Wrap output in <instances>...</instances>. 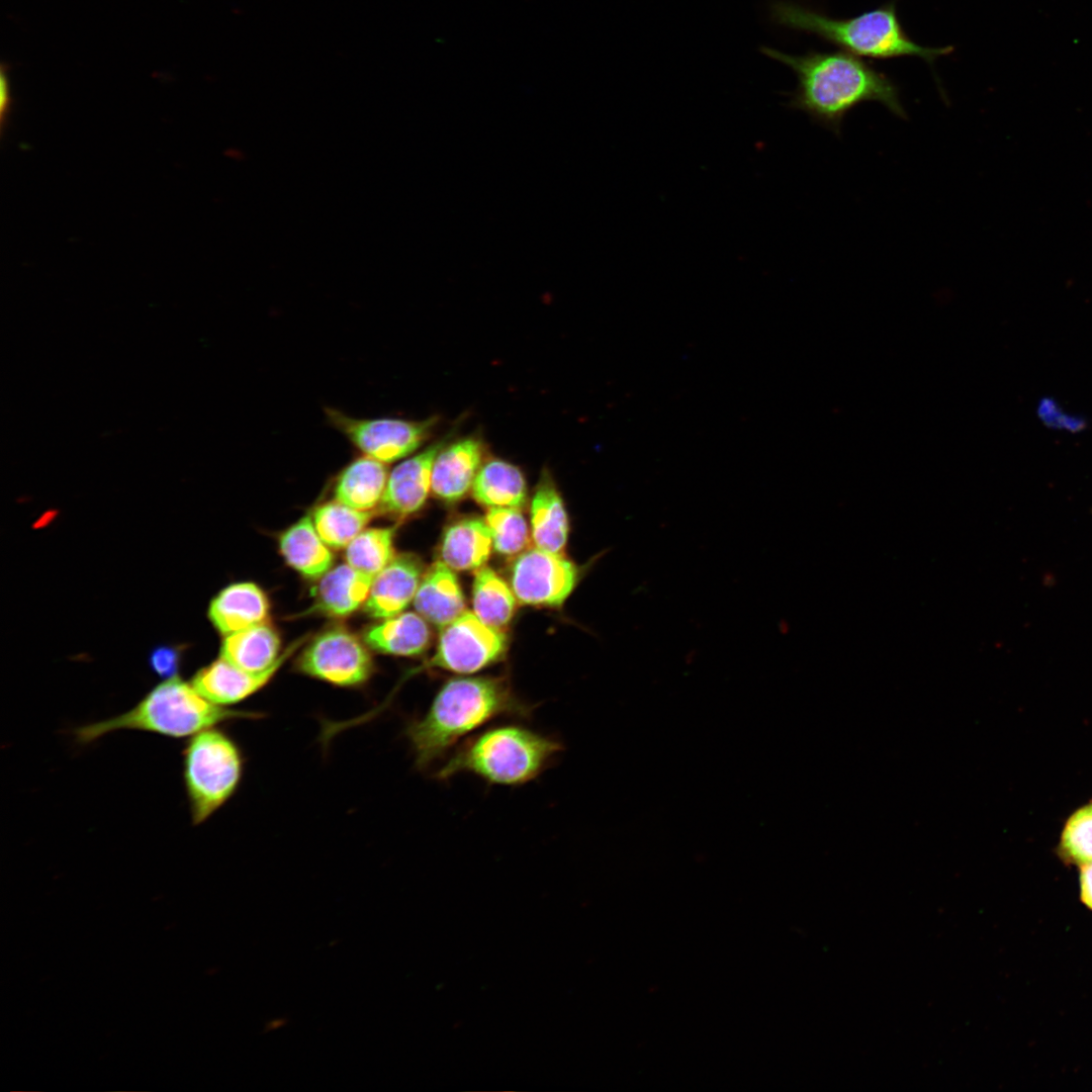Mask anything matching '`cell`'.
Segmentation results:
<instances>
[{
  "label": "cell",
  "mask_w": 1092,
  "mask_h": 1092,
  "mask_svg": "<svg viewBox=\"0 0 1092 1092\" xmlns=\"http://www.w3.org/2000/svg\"><path fill=\"white\" fill-rule=\"evenodd\" d=\"M302 642L293 643L274 664L257 672L242 669L220 657L199 669L191 684L198 693L216 705L228 707L238 704L267 685Z\"/></svg>",
  "instance_id": "cell-11"
},
{
  "label": "cell",
  "mask_w": 1092,
  "mask_h": 1092,
  "mask_svg": "<svg viewBox=\"0 0 1092 1092\" xmlns=\"http://www.w3.org/2000/svg\"><path fill=\"white\" fill-rule=\"evenodd\" d=\"M311 517L323 541L330 548L340 549L346 548L365 529L373 513L335 500L318 506Z\"/></svg>",
  "instance_id": "cell-26"
},
{
  "label": "cell",
  "mask_w": 1092,
  "mask_h": 1092,
  "mask_svg": "<svg viewBox=\"0 0 1092 1092\" xmlns=\"http://www.w3.org/2000/svg\"><path fill=\"white\" fill-rule=\"evenodd\" d=\"M10 65L2 62L0 69V124L1 133L5 129V125L12 106V96L9 80Z\"/></svg>",
  "instance_id": "cell-31"
},
{
  "label": "cell",
  "mask_w": 1092,
  "mask_h": 1092,
  "mask_svg": "<svg viewBox=\"0 0 1092 1092\" xmlns=\"http://www.w3.org/2000/svg\"><path fill=\"white\" fill-rule=\"evenodd\" d=\"M414 605L428 622L443 628L465 611V599L453 569L441 560L424 572Z\"/></svg>",
  "instance_id": "cell-16"
},
{
  "label": "cell",
  "mask_w": 1092,
  "mask_h": 1092,
  "mask_svg": "<svg viewBox=\"0 0 1092 1092\" xmlns=\"http://www.w3.org/2000/svg\"><path fill=\"white\" fill-rule=\"evenodd\" d=\"M534 706L513 692L504 677L453 678L436 694L427 712L412 720L405 736L415 764L426 769L461 738L500 717L528 719Z\"/></svg>",
  "instance_id": "cell-2"
},
{
  "label": "cell",
  "mask_w": 1092,
  "mask_h": 1092,
  "mask_svg": "<svg viewBox=\"0 0 1092 1092\" xmlns=\"http://www.w3.org/2000/svg\"><path fill=\"white\" fill-rule=\"evenodd\" d=\"M492 548V537L485 520L467 517L446 528L440 557L453 570H476L488 560Z\"/></svg>",
  "instance_id": "cell-18"
},
{
  "label": "cell",
  "mask_w": 1092,
  "mask_h": 1092,
  "mask_svg": "<svg viewBox=\"0 0 1092 1092\" xmlns=\"http://www.w3.org/2000/svg\"><path fill=\"white\" fill-rule=\"evenodd\" d=\"M260 716L257 712L216 705L198 693L191 682L175 675L157 685L130 710L81 726L74 734L80 743L93 742L118 730H139L183 738L226 721Z\"/></svg>",
  "instance_id": "cell-5"
},
{
  "label": "cell",
  "mask_w": 1092,
  "mask_h": 1092,
  "mask_svg": "<svg viewBox=\"0 0 1092 1092\" xmlns=\"http://www.w3.org/2000/svg\"><path fill=\"white\" fill-rule=\"evenodd\" d=\"M298 669L329 684L352 688L373 673V660L365 645L351 632L333 628L313 639L297 660Z\"/></svg>",
  "instance_id": "cell-9"
},
{
  "label": "cell",
  "mask_w": 1092,
  "mask_h": 1092,
  "mask_svg": "<svg viewBox=\"0 0 1092 1092\" xmlns=\"http://www.w3.org/2000/svg\"><path fill=\"white\" fill-rule=\"evenodd\" d=\"M471 492L476 503L488 509H522L528 494L522 470L499 458L483 462L474 478Z\"/></svg>",
  "instance_id": "cell-20"
},
{
  "label": "cell",
  "mask_w": 1092,
  "mask_h": 1092,
  "mask_svg": "<svg viewBox=\"0 0 1092 1092\" xmlns=\"http://www.w3.org/2000/svg\"><path fill=\"white\" fill-rule=\"evenodd\" d=\"M394 534L395 527L364 529L346 547L347 563L376 576L395 556Z\"/></svg>",
  "instance_id": "cell-27"
},
{
  "label": "cell",
  "mask_w": 1092,
  "mask_h": 1092,
  "mask_svg": "<svg viewBox=\"0 0 1092 1092\" xmlns=\"http://www.w3.org/2000/svg\"><path fill=\"white\" fill-rule=\"evenodd\" d=\"M179 664L180 653L177 648L161 646L151 653L150 665L162 677L169 678L177 675Z\"/></svg>",
  "instance_id": "cell-30"
},
{
  "label": "cell",
  "mask_w": 1092,
  "mask_h": 1092,
  "mask_svg": "<svg viewBox=\"0 0 1092 1092\" xmlns=\"http://www.w3.org/2000/svg\"><path fill=\"white\" fill-rule=\"evenodd\" d=\"M1081 898L1092 909V861L1081 866Z\"/></svg>",
  "instance_id": "cell-32"
},
{
  "label": "cell",
  "mask_w": 1092,
  "mask_h": 1092,
  "mask_svg": "<svg viewBox=\"0 0 1092 1092\" xmlns=\"http://www.w3.org/2000/svg\"><path fill=\"white\" fill-rule=\"evenodd\" d=\"M427 622L419 613L402 612L369 627L364 633V642L384 654L419 655L427 650L431 641Z\"/></svg>",
  "instance_id": "cell-19"
},
{
  "label": "cell",
  "mask_w": 1092,
  "mask_h": 1092,
  "mask_svg": "<svg viewBox=\"0 0 1092 1092\" xmlns=\"http://www.w3.org/2000/svg\"><path fill=\"white\" fill-rule=\"evenodd\" d=\"M531 535L535 547L561 554L568 537L565 506L550 473L544 470L530 507Z\"/></svg>",
  "instance_id": "cell-17"
},
{
  "label": "cell",
  "mask_w": 1092,
  "mask_h": 1092,
  "mask_svg": "<svg viewBox=\"0 0 1092 1092\" xmlns=\"http://www.w3.org/2000/svg\"><path fill=\"white\" fill-rule=\"evenodd\" d=\"M286 562L308 578H321L332 567L334 556L318 535L311 516H304L289 527L279 539Z\"/></svg>",
  "instance_id": "cell-23"
},
{
  "label": "cell",
  "mask_w": 1092,
  "mask_h": 1092,
  "mask_svg": "<svg viewBox=\"0 0 1092 1092\" xmlns=\"http://www.w3.org/2000/svg\"><path fill=\"white\" fill-rule=\"evenodd\" d=\"M280 648L278 633L263 623L226 635L220 657L242 669L257 672L274 664L281 654Z\"/></svg>",
  "instance_id": "cell-24"
},
{
  "label": "cell",
  "mask_w": 1092,
  "mask_h": 1092,
  "mask_svg": "<svg viewBox=\"0 0 1092 1092\" xmlns=\"http://www.w3.org/2000/svg\"><path fill=\"white\" fill-rule=\"evenodd\" d=\"M423 570V564L416 555H395L373 578L364 604L368 616L382 620L402 613L416 597Z\"/></svg>",
  "instance_id": "cell-14"
},
{
  "label": "cell",
  "mask_w": 1092,
  "mask_h": 1092,
  "mask_svg": "<svg viewBox=\"0 0 1092 1092\" xmlns=\"http://www.w3.org/2000/svg\"><path fill=\"white\" fill-rule=\"evenodd\" d=\"M485 522L490 530L492 546L503 555L520 553L529 542V528L521 509H488Z\"/></svg>",
  "instance_id": "cell-28"
},
{
  "label": "cell",
  "mask_w": 1092,
  "mask_h": 1092,
  "mask_svg": "<svg viewBox=\"0 0 1092 1092\" xmlns=\"http://www.w3.org/2000/svg\"><path fill=\"white\" fill-rule=\"evenodd\" d=\"M440 630L434 654L414 673L433 668L472 673L500 660L507 650L506 634L470 611H464Z\"/></svg>",
  "instance_id": "cell-7"
},
{
  "label": "cell",
  "mask_w": 1092,
  "mask_h": 1092,
  "mask_svg": "<svg viewBox=\"0 0 1092 1092\" xmlns=\"http://www.w3.org/2000/svg\"><path fill=\"white\" fill-rule=\"evenodd\" d=\"M373 578L348 563L331 568L321 577L316 590L315 610L332 617H346L353 614L364 606Z\"/></svg>",
  "instance_id": "cell-21"
},
{
  "label": "cell",
  "mask_w": 1092,
  "mask_h": 1092,
  "mask_svg": "<svg viewBox=\"0 0 1092 1092\" xmlns=\"http://www.w3.org/2000/svg\"><path fill=\"white\" fill-rule=\"evenodd\" d=\"M578 578L577 567L561 554L540 548L521 553L511 568V587L519 602L560 607Z\"/></svg>",
  "instance_id": "cell-10"
},
{
  "label": "cell",
  "mask_w": 1092,
  "mask_h": 1092,
  "mask_svg": "<svg viewBox=\"0 0 1092 1092\" xmlns=\"http://www.w3.org/2000/svg\"><path fill=\"white\" fill-rule=\"evenodd\" d=\"M516 596L490 567L477 569L472 587L473 613L486 625L502 630L512 620Z\"/></svg>",
  "instance_id": "cell-25"
},
{
  "label": "cell",
  "mask_w": 1092,
  "mask_h": 1092,
  "mask_svg": "<svg viewBox=\"0 0 1092 1092\" xmlns=\"http://www.w3.org/2000/svg\"><path fill=\"white\" fill-rule=\"evenodd\" d=\"M1065 857L1080 866L1092 861V803L1076 811L1068 820L1061 839Z\"/></svg>",
  "instance_id": "cell-29"
},
{
  "label": "cell",
  "mask_w": 1092,
  "mask_h": 1092,
  "mask_svg": "<svg viewBox=\"0 0 1092 1092\" xmlns=\"http://www.w3.org/2000/svg\"><path fill=\"white\" fill-rule=\"evenodd\" d=\"M244 770L239 745L217 727L188 740L183 750V781L193 825L205 822L237 792Z\"/></svg>",
  "instance_id": "cell-6"
},
{
  "label": "cell",
  "mask_w": 1092,
  "mask_h": 1092,
  "mask_svg": "<svg viewBox=\"0 0 1092 1092\" xmlns=\"http://www.w3.org/2000/svg\"><path fill=\"white\" fill-rule=\"evenodd\" d=\"M562 749L557 739L526 726L497 725L465 740L434 777L471 774L489 785L518 787L539 777Z\"/></svg>",
  "instance_id": "cell-4"
},
{
  "label": "cell",
  "mask_w": 1092,
  "mask_h": 1092,
  "mask_svg": "<svg viewBox=\"0 0 1092 1092\" xmlns=\"http://www.w3.org/2000/svg\"><path fill=\"white\" fill-rule=\"evenodd\" d=\"M484 456V444L477 437H465L444 445L433 464V494L446 503L462 499L471 489Z\"/></svg>",
  "instance_id": "cell-13"
},
{
  "label": "cell",
  "mask_w": 1092,
  "mask_h": 1092,
  "mask_svg": "<svg viewBox=\"0 0 1092 1092\" xmlns=\"http://www.w3.org/2000/svg\"><path fill=\"white\" fill-rule=\"evenodd\" d=\"M769 12L778 25L816 35L858 58L917 57L932 66L937 58L953 52V47L928 48L915 42L904 29L894 1L849 18H834L781 0L770 4Z\"/></svg>",
  "instance_id": "cell-3"
},
{
  "label": "cell",
  "mask_w": 1092,
  "mask_h": 1092,
  "mask_svg": "<svg viewBox=\"0 0 1092 1092\" xmlns=\"http://www.w3.org/2000/svg\"><path fill=\"white\" fill-rule=\"evenodd\" d=\"M761 52L797 76L789 106L840 136L846 115L863 102H879L907 119L897 84L885 73L847 52L810 51L796 56L768 47Z\"/></svg>",
  "instance_id": "cell-1"
},
{
  "label": "cell",
  "mask_w": 1092,
  "mask_h": 1092,
  "mask_svg": "<svg viewBox=\"0 0 1092 1092\" xmlns=\"http://www.w3.org/2000/svg\"><path fill=\"white\" fill-rule=\"evenodd\" d=\"M331 423L364 455L384 463L416 452L429 438L437 419L408 421L391 418L356 419L328 410Z\"/></svg>",
  "instance_id": "cell-8"
},
{
  "label": "cell",
  "mask_w": 1092,
  "mask_h": 1092,
  "mask_svg": "<svg viewBox=\"0 0 1092 1092\" xmlns=\"http://www.w3.org/2000/svg\"><path fill=\"white\" fill-rule=\"evenodd\" d=\"M446 440L436 441L398 463L388 474L378 506L381 513L398 518L411 516L425 505L431 490L432 469Z\"/></svg>",
  "instance_id": "cell-12"
},
{
  "label": "cell",
  "mask_w": 1092,
  "mask_h": 1092,
  "mask_svg": "<svg viewBox=\"0 0 1092 1092\" xmlns=\"http://www.w3.org/2000/svg\"><path fill=\"white\" fill-rule=\"evenodd\" d=\"M388 474L384 462L367 455L358 457L350 462L337 478L335 499L362 511L378 508Z\"/></svg>",
  "instance_id": "cell-22"
},
{
  "label": "cell",
  "mask_w": 1092,
  "mask_h": 1092,
  "mask_svg": "<svg viewBox=\"0 0 1092 1092\" xmlns=\"http://www.w3.org/2000/svg\"><path fill=\"white\" fill-rule=\"evenodd\" d=\"M269 602L253 582H238L220 590L209 605L208 617L224 636L267 623Z\"/></svg>",
  "instance_id": "cell-15"
}]
</instances>
